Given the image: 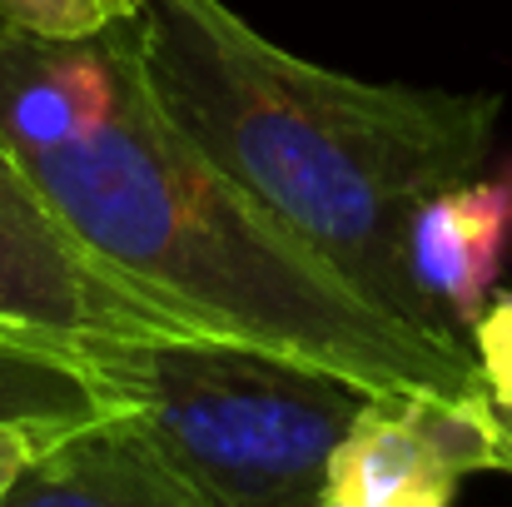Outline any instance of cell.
<instances>
[{
  "label": "cell",
  "mask_w": 512,
  "mask_h": 507,
  "mask_svg": "<svg viewBox=\"0 0 512 507\" xmlns=\"http://www.w3.org/2000/svg\"><path fill=\"white\" fill-rule=\"evenodd\" d=\"M0 140L80 239L204 334L334 368L373 393H488L468 343L378 309L174 125L145 80L135 20L90 40L0 25Z\"/></svg>",
  "instance_id": "obj_1"
},
{
  "label": "cell",
  "mask_w": 512,
  "mask_h": 507,
  "mask_svg": "<svg viewBox=\"0 0 512 507\" xmlns=\"http://www.w3.org/2000/svg\"><path fill=\"white\" fill-rule=\"evenodd\" d=\"M135 30L165 115L264 214L393 319L458 338L408 274V219L423 199L478 179L498 95L309 65L224 0H145Z\"/></svg>",
  "instance_id": "obj_2"
},
{
  "label": "cell",
  "mask_w": 512,
  "mask_h": 507,
  "mask_svg": "<svg viewBox=\"0 0 512 507\" xmlns=\"http://www.w3.org/2000/svg\"><path fill=\"white\" fill-rule=\"evenodd\" d=\"M150 443L214 507H314L373 388L239 338H100L80 348Z\"/></svg>",
  "instance_id": "obj_3"
},
{
  "label": "cell",
  "mask_w": 512,
  "mask_h": 507,
  "mask_svg": "<svg viewBox=\"0 0 512 507\" xmlns=\"http://www.w3.org/2000/svg\"><path fill=\"white\" fill-rule=\"evenodd\" d=\"M0 324L65 343L100 338H199L204 329L105 259L50 204L35 174L0 140Z\"/></svg>",
  "instance_id": "obj_4"
},
{
  "label": "cell",
  "mask_w": 512,
  "mask_h": 507,
  "mask_svg": "<svg viewBox=\"0 0 512 507\" xmlns=\"http://www.w3.org/2000/svg\"><path fill=\"white\" fill-rule=\"evenodd\" d=\"M473 473H512L488 393H373L343 433L314 507H453Z\"/></svg>",
  "instance_id": "obj_5"
},
{
  "label": "cell",
  "mask_w": 512,
  "mask_h": 507,
  "mask_svg": "<svg viewBox=\"0 0 512 507\" xmlns=\"http://www.w3.org/2000/svg\"><path fill=\"white\" fill-rule=\"evenodd\" d=\"M0 507H214L150 443L135 413L115 408L60 428Z\"/></svg>",
  "instance_id": "obj_6"
},
{
  "label": "cell",
  "mask_w": 512,
  "mask_h": 507,
  "mask_svg": "<svg viewBox=\"0 0 512 507\" xmlns=\"http://www.w3.org/2000/svg\"><path fill=\"white\" fill-rule=\"evenodd\" d=\"M512 234V189L468 179L423 199L408 219V274L428 309L468 343L473 324L493 304Z\"/></svg>",
  "instance_id": "obj_7"
},
{
  "label": "cell",
  "mask_w": 512,
  "mask_h": 507,
  "mask_svg": "<svg viewBox=\"0 0 512 507\" xmlns=\"http://www.w3.org/2000/svg\"><path fill=\"white\" fill-rule=\"evenodd\" d=\"M115 408L80 343L0 324V423H90Z\"/></svg>",
  "instance_id": "obj_8"
},
{
  "label": "cell",
  "mask_w": 512,
  "mask_h": 507,
  "mask_svg": "<svg viewBox=\"0 0 512 507\" xmlns=\"http://www.w3.org/2000/svg\"><path fill=\"white\" fill-rule=\"evenodd\" d=\"M145 0H0V25L40 40H90L135 20Z\"/></svg>",
  "instance_id": "obj_9"
},
{
  "label": "cell",
  "mask_w": 512,
  "mask_h": 507,
  "mask_svg": "<svg viewBox=\"0 0 512 507\" xmlns=\"http://www.w3.org/2000/svg\"><path fill=\"white\" fill-rule=\"evenodd\" d=\"M468 348H473V363H478L488 398L498 408H512V294L493 299L483 309V319L468 334Z\"/></svg>",
  "instance_id": "obj_10"
},
{
  "label": "cell",
  "mask_w": 512,
  "mask_h": 507,
  "mask_svg": "<svg viewBox=\"0 0 512 507\" xmlns=\"http://www.w3.org/2000/svg\"><path fill=\"white\" fill-rule=\"evenodd\" d=\"M70 423H0V503L15 488V478L30 468V458Z\"/></svg>",
  "instance_id": "obj_11"
},
{
  "label": "cell",
  "mask_w": 512,
  "mask_h": 507,
  "mask_svg": "<svg viewBox=\"0 0 512 507\" xmlns=\"http://www.w3.org/2000/svg\"><path fill=\"white\" fill-rule=\"evenodd\" d=\"M498 408V403H493ZM498 423H503V438H508V458H512V408H498Z\"/></svg>",
  "instance_id": "obj_12"
}]
</instances>
